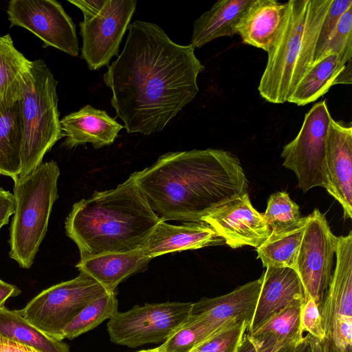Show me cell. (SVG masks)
I'll use <instances>...</instances> for the list:
<instances>
[{"instance_id": "1", "label": "cell", "mask_w": 352, "mask_h": 352, "mask_svg": "<svg viewBox=\"0 0 352 352\" xmlns=\"http://www.w3.org/2000/svg\"><path fill=\"white\" fill-rule=\"evenodd\" d=\"M103 76L111 103L129 133L162 131L199 92L204 69L191 45L173 42L157 24L135 21Z\"/></svg>"}, {"instance_id": "2", "label": "cell", "mask_w": 352, "mask_h": 352, "mask_svg": "<svg viewBox=\"0 0 352 352\" xmlns=\"http://www.w3.org/2000/svg\"><path fill=\"white\" fill-rule=\"evenodd\" d=\"M132 174L151 209L165 221H201L248 188L239 158L221 149L169 152Z\"/></svg>"}, {"instance_id": "3", "label": "cell", "mask_w": 352, "mask_h": 352, "mask_svg": "<svg viewBox=\"0 0 352 352\" xmlns=\"http://www.w3.org/2000/svg\"><path fill=\"white\" fill-rule=\"evenodd\" d=\"M162 220L131 174L116 188L95 192L74 204L65 228L77 245L81 260L139 250Z\"/></svg>"}, {"instance_id": "4", "label": "cell", "mask_w": 352, "mask_h": 352, "mask_svg": "<svg viewBox=\"0 0 352 352\" xmlns=\"http://www.w3.org/2000/svg\"><path fill=\"white\" fill-rule=\"evenodd\" d=\"M331 0H290L283 25L268 50L258 91L266 101L283 104L312 64L321 25Z\"/></svg>"}, {"instance_id": "5", "label": "cell", "mask_w": 352, "mask_h": 352, "mask_svg": "<svg viewBox=\"0 0 352 352\" xmlns=\"http://www.w3.org/2000/svg\"><path fill=\"white\" fill-rule=\"evenodd\" d=\"M59 176L60 168L52 160L14 181L15 210L10 228L9 256L22 268L32 266L45 236L58 198Z\"/></svg>"}, {"instance_id": "6", "label": "cell", "mask_w": 352, "mask_h": 352, "mask_svg": "<svg viewBox=\"0 0 352 352\" xmlns=\"http://www.w3.org/2000/svg\"><path fill=\"white\" fill-rule=\"evenodd\" d=\"M57 81L41 60L30 62L22 75L21 100L24 126L21 170H35L63 137L58 110Z\"/></svg>"}, {"instance_id": "7", "label": "cell", "mask_w": 352, "mask_h": 352, "mask_svg": "<svg viewBox=\"0 0 352 352\" xmlns=\"http://www.w3.org/2000/svg\"><path fill=\"white\" fill-rule=\"evenodd\" d=\"M107 293L92 277L80 272L76 278L42 291L19 314L50 338L63 341V329L91 300Z\"/></svg>"}, {"instance_id": "8", "label": "cell", "mask_w": 352, "mask_h": 352, "mask_svg": "<svg viewBox=\"0 0 352 352\" xmlns=\"http://www.w3.org/2000/svg\"><path fill=\"white\" fill-rule=\"evenodd\" d=\"M331 118L327 101L317 102L305 114L295 138L283 148V166L294 173L304 192L317 186L329 190L325 154Z\"/></svg>"}, {"instance_id": "9", "label": "cell", "mask_w": 352, "mask_h": 352, "mask_svg": "<svg viewBox=\"0 0 352 352\" xmlns=\"http://www.w3.org/2000/svg\"><path fill=\"white\" fill-rule=\"evenodd\" d=\"M192 302H165L136 305L118 311L107 322L111 341L136 348L163 342L188 317Z\"/></svg>"}, {"instance_id": "10", "label": "cell", "mask_w": 352, "mask_h": 352, "mask_svg": "<svg viewBox=\"0 0 352 352\" xmlns=\"http://www.w3.org/2000/svg\"><path fill=\"white\" fill-rule=\"evenodd\" d=\"M337 236L332 232L325 216L315 209L307 216L298 249L296 272L305 294L319 308L332 276Z\"/></svg>"}, {"instance_id": "11", "label": "cell", "mask_w": 352, "mask_h": 352, "mask_svg": "<svg viewBox=\"0 0 352 352\" xmlns=\"http://www.w3.org/2000/svg\"><path fill=\"white\" fill-rule=\"evenodd\" d=\"M7 14L10 26L27 29L45 43L72 56L79 47L76 26L61 4L55 0H12Z\"/></svg>"}, {"instance_id": "12", "label": "cell", "mask_w": 352, "mask_h": 352, "mask_svg": "<svg viewBox=\"0 0 352 352\" xmlns=\"http://www.w3.org/2000/svg\"><path fill=\"white\" fill-rule=\"evenodd\" d=\"M136 4V0H107L98 15L79 23L82 38L81 57L89 69L109 66L113 56H118Z\"/></svg>"}, {"instance_id": "13", "label": "cell", "mask_w": 352, "mask_h": 352, "mask_svg": "<svg viewBox=\"0 0 352 352\" xmlns=\"http://www.w3.org/2000/svg\"><path fill=\"white\" fill-rule=\"evenodd\" d=\"M201 221L233 249L247 245L257 248L271 234L263 214L252 205L248 192L218 206Z\"/></svg>"}, {"instance_id": "14", "label": "cell", "mask_w": 352, "mask_h": 352, "mask_svg": "<svg viewBox=\"0 0 352 352\" xmlns=\"http://www.w3.org/2000/svg\"><path fill=\"white\" fill-rule=\"evenodd\" d=\"M328 192L343 208L344 218H352V126L330 120L325 154Z\"/></svg>"}, {"instance_id": "15", "label": "cell", "mask_w": 352, "mask_h": 352, "mask_svg": "<svg viewBox=\"0 0 352 352\" xmlns=\"http://www.w3.org/2000/svg\"><path fill=\"white\" fill-rule=\"evenodd\" d=\"M336 268L320 307L326 338L339 320H352V232L337 236Z\"/></svg>"}, {"instance_id": "16", "label": "cell", "mask_w": 352, "mask_h": 352, "mask_svg": "<svg viewBox=\"0 0 352 352\" xmlns=\"http://www.w3.org/2000/svg\"><path fill=\"white\" fill-rule=\"evenodd\" d=\"M261 287L247 333H252L276 312L292 303L305 302L300 278L289 267H267L261 276Z\"/></svg>"}, {"instance_id": "17", "label": "cell", "mask_w": 352, "mask_h": 352, "mask_svg": "<svg viewBox=\"0 0 352 352\" xmlns=\"http://www.w3.org/2000/svg\"><path fill=\"white\" fill-rule=\"evenodd\" d=\"M261 283L260 277L223 296L203 298L192 302L190 315L199 321L210 324H222L232 320L250 323Z\"/></svg>"}, {"instance_id": "18", "label": "cell", "mask_w": 352, "mask_h": 352, "mask_svg": "<svg viewBox=\"0 0 352 352\" xmlns=\"http://www.w3.org/2000/svg\"><path fill=\"white\" fill-rule=\"evenodd\" d=\"M223 241L215 231L203 221L175 226L162 219L155 226L140 250L152 259L167 253L219 245Z\"/></svg>"}, {"instance_id": "19", "label": "cell", "mask_w": 352, "mask_h": 352, "mask_svg": "<svg viewBox=\"0 0 352 352\" xmlns=\"http://www.w3.org/2000/svg\"><path fill=\"white\" fill-rule=\"evenodd\" d=\"M65 140L63 146L72 148L91 143L95 148L113 144L124 126L105 111L87 104L60 120Z\"/></svg>"}, {"instance_id": "20", "label": "cell", "mask_w": 352, "mask_h": 352, "mask_svg": "<svg viewBox=\"0 0 352 352\" xmlns=\"http://www.w3.org/2000/svg\"><path fill=\"white\" fill-rule=\"evenodd\" d=\"M286 10L287 2L253 0L237 24V34L243 43L267 52L279 33Z\"/></svg>"}, {"instance_id": "21", "label": "cell", "mask_w": 352, "mask_h": 352, "mask_svg": "<svg viewBox=\"0 0 352 352\" xmlns=\"http://www.w3.org/2000/svg\"><path fill=\"white\" fill-rule=\"evenodd\" d=\"M151 260L140 249L111 252L81 259L76 265L80 272L96 280L107 293L115 292L118 285L140 271Z\"/></svg>"}, {"instance_id": "22", "label": "cell", "mask_w": 352, "mask_h": 352, "mask_svg": "<svg viewBox=\"0 0 352 352\" xmlns=\"http://www.w3.org/2000/svg\"><path fill=\"white\" fill-rule=\"evenodd\" d=\"M23 135L21 96L0 100V174L13 181L21 170Z\"/></svg>"}, {"instance_id": "23", "label": "cell", "mask_w": 352, "mask_h": 352, "mask_svg": "<svg viewBox=\"0 0 352 352\" xmlns=\"http://www.w3.org/2000/svg\"><path fill=\"white\" fill-rule=\"evenodd\" d=\"M252 1H217L195 21L190 44L199 48L219 37L237 34V24Z\"/></svg>"}, {"instance_id": "24", "label": "cell", "mask_w": 352, "mask_h": 352, "mask_svg": "<svg viewBox=\"0 0 352 352\" xmlns=\"http://www.w3.org/2000/svg\"><path fill=\"white\" fill-rule=\"evenodd\" d=\"M349 62L336 52H330L314 62L299 80L287 102L305 106L316 101L336 85L338 75Z\"/></svg>"}, {"instance_id": "25", "label": "cell", "mask_w": 352, "mask_h": 352, "mask_svg": "<svg viewBox=\"0 0 352 352\" xmlns=\"http://www.w3.org/2000/svg\"><path fill=\"white\" fill-rule=\"evenodd\" d=\"M303 303L297 302L288 305L249 335L265 344L271 352L300 344L306 337L300 321Z\"/></svg>"}, {"instance_id": "26", "label": "cell", "mask_w": 352, "mask_h": 352, "mask_svg": "<svg viewBox=\"0 0 352 352\" xmlns=\"http://www.w3.org/2000/svg\"><path fill=\"white\" fill-rule=\"evenodd\" d=\"M307 216L294 226L279 232H271L256 248L257 258L264 267H289L296 271V258L307 223Z\"/></svg>"}, {"instance_id": "27", "label": "cell", "mask_w": 352, "mask_h": 352, "mask_svg": "<svg viewBox=\"0 0 352 352\" xmlns=\"http://www.w3.org/2000/svg\"><path fill=\"white\" fill-rule=\"evenodd\" d=\"M0 333L39 352H69L67 344L50 338L18 311L0 307Z\"/></svg>"}, {"instance_id": "28", "label": "cell", "mask_w": 352, "mask_h": 352, "mask_svg": "<svg viewBox=\"0 0 352 352\" xmlns=\"http://www.w3.org/2000/svg\"><path fill=\"white\" fill-rule=\"evenodd\" d=\"M30 60L14 45L10 34L0 36V100L21 96L22 75Z\"/></svg>"}, {"instance_id": "29", "label": "cell", "mask_w": 352, "mask_h": 352, "mask_svg": "<svg viewBox=\"0 0 352 352\" xmlns=\"http://www.w3.org/2000/svg\"><path fill=\"white\" fill-rule=\"evenodd\" d=\"M116 292L106 293L86 305L63 329L61 340H72L110 319L118 310Z\"/></svg>"}, {"instance_id": "30", "label": "cell", "mask_w": 352, "mask_h": 352, "mask_svg": "<svg viewBox=\"0 0 352 352\" xmlns=\"http://www.w3.org/2000/svg\"><path fill=\"white\" fill-rule=\"evenodd\" d=\"M235 320L222 324H210L199 321L190 314L187 319L156 347L157 352H189L207 336Z\"/></svg>"}, {"instance_id": "31", "label": "cell", "mask_w": 352, "mask_h": 352, "mask_svg": "<svg viewBox=\"0 0 352 352\" xmlns=\"http://www.w3.org/2000/svg\"><path fill=\"white\" fill-rule=\"evenodd\" d=\"M263 216L271 232L292 228L302 218L299 206L285 191L276 192L270 195Z\"/></svg>"}, {"instance_id": "32", "label": "cell", "mask_w": 352, "mask_h": 352, "mask_svg": "<svg viewBox=\"0 0 352 352\" xmlns=\"http://www.w3.org/2000/svg\"><path fill=\"white\" fill-rule=\"evenodd\" d=\"M249 324L245 321L228 324L199 342L189 352H228L240 342Z\"/></svg>"}, {"instance_id": "33", "label": "cell", "mask_w": 352, "mask_h": 352, "mask_svg": "<svg viewBox=\"0 0 352 352\" xmlns=\"http://www.w3.org/2000/svg\"><path fill=\"white\" fill-rule=\"evenodd\" d=\"M330 52L337 53L346 62L351 60L352 6L339 19L336 29L326 45L322 58Z\"/></svg>"}, {"instance_id": "34", "label": "cell", "mask_w": 352, "mask_h": 352, "mask_svg": "<svg viewBox=\"0 0 352 352\" xmlns=\"http://www.w3.org/2000/svg\"><path fill=\"white\" fill-rule=\"evenodd\" d=\"M351 6V0L331 1L329 9L320 28L312 63L322 58L326 45L333 34L339 19Z\"/></svg>"}, {"instance_id": "35", "label": "cell", "mask_w": 352, "mask_h": 352, "mask_svg": "<svg viewBox=\"0 0 352 352\" xmlns=\"http://www.w3.org/2000/svg\"><path fill=\"white\" fill-rule=\"evenodd\" d=\"M300 321L303 332L307 331L308 335L320 342L325 340L319 306L311 298H307L302 305Z\"/></svg>"}, {"instance_id": "36", "label": "cell", "mask_w": 352, "mask_h": 352, "mask_svg": "<svg viewBox=\"0 0 352 352\" xmlns=\"http://www.w3.org/2000/svg\"><path fill=\"white\" fill-rule=\"evenodd\" d=\"M15 210L14 197L8 190L0 187V229L9 221Z\"/></svg>"}, {"instance_id": "37", "label": "cell", "mask_w": 352, "mask_h": 352, "mask_svg": "<svg viewBox=\"0 0 352 352\" xmlns=\"http://www.w3.org/2000/svg\"><path fill=\"white\" fill-rule=\"evenodd\" d=\"M83 13L84 20H89L98 15L103 8L107 0H69Z\"/></svg>"}, {"instance_id": "38", "label": "cell", "mask_w": 352, "mask_h": 352, "mask_svg": "<svg viewBox=\"0 0 352 352\" xmlns=\"http://www.w3.org/2000/svg\"><path fill=\"white\" fill-rule=\"evenodd\" d=\"M237 352H271V349L265 344L255 339L246 332Z\"/></svg>"}, {"instance_id": "39", "label": "cell", "mask_w": 352, "mask_h": 352, "mask_svg": "<svg viewBox=\"0 0 352 352\" xmlns=\"http://www.w3.org/2000/svg\"><path fill=\"white\" fill-rule=\"evenodd\" d=\"M0 352H39L0 333Z\"/></svg>"}, {"instance_id": "40", "label": "cell", "mask_w": 352, "mask_h": 352, "mask_svg": "<svg viewBox=\"0 0 352 352\" xmlns=\"http://www.w3.org/2000/svg\"><path fill=\"white\" fill-rule=\"evenodd\" d=\"M21 292L17 287L6 283L0 278V307H4L6 301L9 298L17 296Z\"/></svg>"}, {"instance_id": "41", "label": "cell", "mask_w": 352, "mask_h": 352, "mask_svg": "<svg viewBox=\"0 0 352 352\" xmlns=\"http://www.w3.org/2000/svg\"><path fill=\"white\" fill-rule=\"evenodd\" d=\"M337 84H351V60L346 64L338 75L336 81V85Z\"/></svg>"}, {"instance_id": "42", "label": "cell", "mask_w": 352, "mask_h": 352, "mask_svg": "<svg viewBox=\"0 0 352 352\" xmlns=\"http://www.w3.org/2000/svg\"><path fill=\"white\" fill-rule=\"evenodd\" d=\"M309 335H307L305 340L300 344L280 349L276 352H309Z\"/></svg>"}, {"instance_id": "43", "label": "cell", "mask_w": 352, "mask_h": 352, "mask_svg": "<svg viewBox=\"0 0 352 352\" xmlns=\"http://www.w3.org/2000/svg\"><path fill=\"white\" fill-rule=\"evenodd\" d=\"M309 352H324L322 342L309 336Z\"/></svg>"}, {"instance_id": "44", "label": "cell", "mask_w": 352, "mask_h": 352, "mask_svg": "<svg viewBox=\"0 0 352 352\" xmlns=\"http://www.w3.org/2000/svg\"><path fill=\"white\" fill-rule=\"evenodd\" d=\"M323 350L324 352H343L338 349L329 340L325 339L322 342ZM345 352H352V350L345 351Z\"/></svg>"}, {"instance_id": "45", "label": "cell", "mask_w": 352, "mask_h": 352, "mask_svg": "<svg viewBox=\"0 0 352 352\" xmlns=\"http://www.w3.org/2000/svg\"><path fill=\"white\" fill-rule=\"evenodd\" d=\"M137 352H157L155 348L154 349H143V350H140V351H138Z\"/></svg>"}]
</instances>
